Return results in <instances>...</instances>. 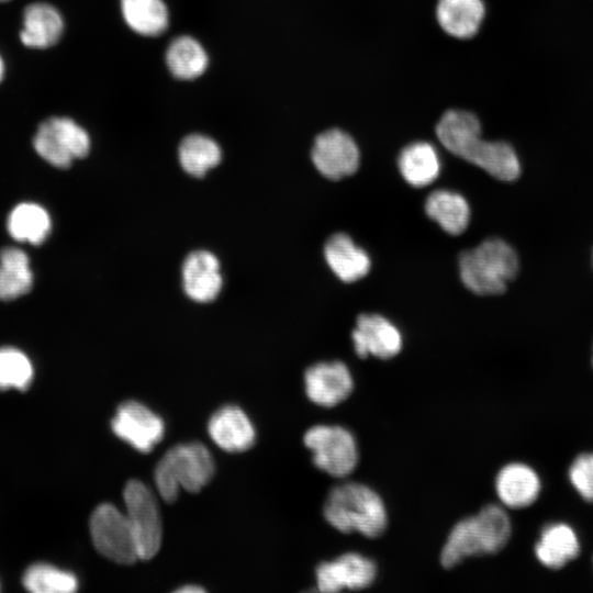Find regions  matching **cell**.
<instances>
[{"label":"cell","instance_id":"cell-1","mask_svg":"<svg viewBox=\"0 0 593 593\" xmlns=\"http://www.w3.org/2000/svg\"><path fill=\"white\" fill-rule=\"evenodd\" d=\"M435 132L448 152L482 168L494 178L513 181L519 177L521 165L514 148L503 141L482 139L481 123L472 112L446 111Z\"/></svg>","mask_w":593,"mask_h":593},{"label":"cell","instance_id":"cell-2","mask_svg":"<svg viewBox=\"0 0 593 593\" xmlns=\"http://www.w3.org/2000/svg\"><path fill=\"white\" fill-rule=\"evenodd\" d=\"M511 530L506 512L500 506L486 505L475 516L454 526L443 547L440 562L450 569L468 557L499 552L510 540Z\"/></svg>","mask_w":593,"mask_h":593},{"label":"cell","instance_id":"cell-3","mask_svg":"<svg viewBox=\"0 0 593 593\" xmlns=\"http://www.w3.org/2000/svg\"><path fill=\"white\" fill-rule=\"evenodd\" d=\"M325 519L337 530L357 532L376 538L387 528L388 517L382 499L360 483H345L331 490L324 504Z\"/></svg>","mask_w":593,"mask_h":593},{"label":"cell","instance_id":"cell-4","mask_svg":"<svg viewBox=\"0 0 593 593\" xmlns=\"http://www.w3.org/2000/svg\"><path fill=\"white\" fill-rule=\"evenodd\" d=\"M462 283L479 295L503 293L518 271L519 262L514 248L501 238L482 240L472 249L462 250L458 257Z\"/></svg>","mask_w":593,"mask_h":593},{"label":"cell","instance_id":"cell-5","mask_svg":"<svg viewBox=\"0 0 593 593\" xmlns=\"http://www.w3.org/2000/svg\"><path fill=\"white\" fill-rule=\"evenodd\" d=\"M214 473V461L200 443L180 444L170 448L158 461L154 480L166 502H174L180 489L200 491Z\"/></svg>","mask_w":593,"mask_h":593},{"label":"cell","instance_id":"cell-6","mask_svg":"<svg viewBox=\"0 0 593 593\" xmlns=\"http://www.w3.org/2000/svg\"><path fill=\"white\" fill-rule=\"evenodd\" d=\"M125 515L131 526L138 559H152L160 549L163 527L153 492L142 481L130 480L124 488Z\"/></svg>","mask_w":593,"mask_h":593},{"label":"cell","instance_id":"cell-7","mask_svg":"<svg viewBox=\"0 0 593 593\" xmlns=\"http://www.w3.org/2000/svg\"><path fill=\"white\" fill-rule=\"evenodd\" d=\"M314 465L332 477L350 474L358 463V448L353 434L342 426L316 425L304 435Z\"/></svg>","mask_w":593,"mask_h":593},{"label":"cell","instance_id":"cell-8","mask_svg":"<svg viewBox=\"0 0 593 593\" xmlns=\"http://www.w3.org/2000/svg\"><path fill=\"white\" fill-rule=\"evenodd\" d=\"M36 153L51 165L67 168L90 149L88 133L69 118L53 116L37 128L33 141Z\"/></svg>","mask_w":593,"mask_h":593},{"label":"cell","instance_id":"cell-9","mask_svg":"<svg viewBox=\"0 0 593 593\" xmlns=\"http://www.w3.org/2000/svg\"><path fill=\"white\" fill-rule=\"evenodd\" d=\"M89 525L92 542L102 556L122 564L138 560L126 515L116 506L110 503L100 504L92 512Z\"/></svg>","mask_w":593,"mask_h":593},{"label":"cell","instance_id":"cell-10","mask_svg":"<svg viewBox=\"0 0 593 593\" xmlns=\"http://www.w3.org/2000/svg\"><path fill=\"white\" fill-rule=\"evenodd\" d=\"M311 159L321 175L331 180H338L357 171L360 152L348 133L331 128L315 137Z\"/></svg>","mask_w":593,"mask_h":593},{"label":"cell","instance_id":"cell-11","mask_svg":"<svg viewBox=\"0 0 593 593\" xmlns=\"http://www.w3.org/2000/svg\"><path fill=\"white\" fill-rule=\"evenodd\" d=\"M113 433L141 452H149L164 437L165 424L137 401L122 403L112 418Z\"/></svg>","mask_w":593,"mask_h":593},{"label":"cell","instance_id":"cell-12","mask_svg":"<svg viewBox=\"0 0 593 593\" xmlns=\"http://www.w3.org/2000/svg\"><path fill=\"white\" fill-rule=\"evenodd\" d=\"M376 577L374 562L354 552L345 553L334 561L323 562L316 569L317 589L327 593L344 589H366L373 583Z\"/></svg>","mask_w":593,"mask_h":593},{"label":"cell","instance_id":"cell-13","mask_svg":"<svg viewBox=\"0 0 593 593\" xmlns=\"http://www.w3.org/2000/svg\"><path fill=\"white\" fill-rule=\"evenodd\" d=\"M309 399L324 407H332L346 400L354 388L351 373L342 361L317 362L304 373Z\"/></svg>","mask_w":593,"mask_h":593},{"label":"cell","instance_id":"cell-14","mask_svg":"<svg viewBox=\"0 0 593 593\" xmlns=\"http://www.w3.org/2000/svg\"><path fill=\"white\" fill-rule=\"evenodd\" d=\"M351 337L355 351L360 358L371 355L380 359H389L398 355L402 348V336L399 329L379 314L358 315Z\"/></svg>","mask_w":593,"mask_h":593},{"label":"cell","instance_id":"cell-15","mask_svg":"<svg viewBox=\"0 0 593 593\" xmlns=\"http://www.w3.org/2000/svg\"><path fill=\"white\" fill-rule=\"evenodd\" d=\"M223 279L217 257L208 250H195L187 256L182 265V286L193 301H213L221 292Z\"/></svg>","mask_w":593,"mask_h":593},{"label":"cell","instance_id":"cell-16","mask_svg":"<svg viewBox=\"0 0 593 593\" xmlns=\"http://www.w3.org/2000/svg\"><path fill=\"white\" fill-rule=\"evenodd\" d=\"M212 440L228 452L245 451L254 445L255 429L243 410L226 405L217 410L208 424Z\"/></svg>","mask_w":593,"mask_h":593},{"label":"cell","instance_id":"cell-17","mask_svg":"<svg viewBox=\"0 0 593 593\" xmlns=\"http://www.w3.org/2000/svg\"><path fill=\"white\" fill-rule=\"evenodd\" d=\"M541 485L537 473L527 465L510 463L502 468L495 479V490L501 502L511 508L532 505Z\"/></svg>","mask_w":593,"mask_h":593},{"label":"cell","instance_id":"cell-18","mask_svg":"<svg viewBox=\"0 0 593 593\" xmlns=\"http://www.w3.org/2000/svg\"><path fill=\"white\" fill-rule=\"evenodd\" d=\"M324 256L332 271L344 282L357 281L370 270V257L346 233L333 234L326 240Z\"/></svg>","mask_w":593,"mask_h":593},{"label":"cell","instance_id":"cell-19","mask_svg":"<svg viewBox=\"0 0 593 593\" xmlns=\"http://www.w3.org/2000/svg\"><path fill=\"white\" fill-rule=\"evenodd\" d=\"M63 30V18L53 5L43 2L31 3L23 13L20 40L27 47L47 48L59 41Z\"/></svg>","mask_w":593,"mask_h":593},{"label":"cell","instance_id":"cell-20","mask_svg":"<svg viewBox=\"0 0 593 593\" xmlns=\"http://www.w3.org/2000/svg\"><path fill=\"white\" fill-rule=\"evenodd\" d=\"M484 14L482 0H438L436 5L440 27L450 36L462 40L477 34Z\"/></svg>","mask_w":593,"mask_h":593},{"label":"cell","instance_id":"cell-21","mask_svg":"<svg viewBox=\"0 0 593 593\" xmlns=\"http://www.w3.org/2000/svg\"><path fill=\"white\" fill-rule=\"evenodd\" d=\"M580 553V542L571 526L557 523L546 526L535 546L538 561L549 569H561Z\"/></svg>","mask_w":593,"mask_h":593},{"label":"cell","instance_id":"cell-22","mask_svg":"<svg viewBox=\"0 0 593 593\" xmlns=\"http://www.w3.org/2000/svg\"><path fill=\"white\" fill-rule=\"evenodd\" d=\"M398 167L407 183L421 188L439 176L440 160L436 148L421 141L403 147L398 157Z\"/></svg>","mask_w":593,"mask_h":593},{"label":"cell","instance_id":"cell-23","mask_svg":"<svg viewBox=\"0 0 593 593\" xmlns=\"http://www.w3.org/2000/svg\"><path fill=\"white\" fill-rule=\"evenodd\" d=\"M425 212L448 234L459 235L468 226L470 209L466 199L454 191L438 189L425 201Z\"/></svg>","mask_w":593,"mask_h":593},{"label":"cell","instance_id":"cell-24","mask_svg":"<svg viewBox=\"0 0 593 593\" xmlns=\"http://www.w3.org/2000/svg\"><path fill=\"white\" fill-rule=\"evenodd\" d=\"M33 275L27 255L15 247L0 251V300H12L30 291Z\"/></svg>","mask_w":593,"mask_h":593},{"label":"cell","instance_id":"cell-25","mask_svg":"<svg viewBox=\"0 0 593 593\" xmlns=\"http://www.w3.org/2000/svg\"><path fill=\"white\" fill-rule=\"evenodd\" d=\"M10 235L20 242L42 244L51 232V219L44 208L36 203L18 204L8 217Z\"/></svg>","mask_w":593,"mask_h":593},{"label":"cell","instance_id":"cell-26","mask_svg":"<svg viewBox=\"0 0 593 593\" xmlns=\"http://www.w3.org/2000/svg\"><path fill=\"white\" fill-rule=\"evenodd\" d=\"M166 63L175 77L188 80L204 72L208 67V55L197 40L180 36L168 46Z\"/></svg>","mask_w":593,"mask_h":593},{"label":"cell","instance_id":"cell-27","mask_svg":"<svg viewBox=\"0 0 593 593\" xmlns=\"http://www.w3.org/2000/svg\"><path fill=\"white\" fill-rule=\"evenodd\" d=\"M127 25L138 34L157 36L168 26V10L161 0H121Z\"/></svg>","mask_w":593,"mask_h":593},{"label":"cell","instance_id":"cell-28","mask_svg":"<svg viewBox=\"0 0 593 593\" xmlns=\"http://www.w3.org/2000/svg\"><path fill=\"white\" fill-rule=\"evenodd\" d=\"M178 155L183 170L193 177H203L221 161L222 157L220 146L212 138L201 134L184 137L180 143Z\"/></svg>","mask_w":593,"mask_h":593},{"label":"cell","instance_id":"cell-29","mask_svg":"<svg viewBox=\"0 0 593 593\" xmlns=\"http://www.w3.org/2000/svg\"><path fill=\"white\" fill-rule=\"evenodd\" d=\"M23 585L34 593H70L77 590V578L47 563L31 566L23 575Z\"/></svg>","mask_w":593,"mask_h":593},{"label":"cell","instance_id":"cell-30","mask_svg":"<svg viewBox=\"0 0 593 593\" xmlns=\"http://www.w3.org/2000/svg\"><path fill=\"white\" fill-rule=\"evenodd\" d=\"M33 377V367L25 354L13 347L0 348V390H24Z\"/></svg>","mask_w":593,"mask_h":593},{"label":"cell","instance_id":"cell-31","mask_svg":"<svg viewBox=\"0 0 593 593\" xmlns=\"http://www.w3.org/2000/svg\"><path fill=\"white\" fill-rule=\"evenodd\" d=\"M569 479L580 496L593 503V454L579 455L569 468Z\"/></svg>","mask_w":593,"mask_h":593},{"label":"cell","instance_id":"cell-32","mask_svg":"<svg viewBox=\"0 0 593 593\" xmlns=\"http://www.w3.org/2000/svg\"><path fill=\"white\" fill-rule=\"evenodd\" d=\"M201 591H203L202 588L192 586V585H189V586H186V588L183 586V588L178 590V592H183V593H186V592H201Z\"/></svg>","mask_w":593,"mask_h":593},{"label":"cell","instance_id":"cell-33","mask_svg":"<svg viewBox=\"0 0 593 593\" xmlns=\"http://www.w3.org/2000/svg\"><path fill=\"white\" fill-rule=\"evenodd\" d=\"M3 75H4V64H3V60H2V58L0 56V82H1V80L3 78Z\"/></svg>","mask_w":593,"mask_h":593},{"label":"cell","instance_id":"cell-34","mask_svg":"<svg viewBox=\"0 0 593 593\" xmlns=\"http://www.w3.org/2000/svg\"><path fill=\"white\" fill-rule=\"evenodd\" d=\"M4 1H8V0H0V2H4Z\"/></svg>","mask_w":593,"mask_h":593},{"label":"cell","instance_id":"cell-35","mask_svg":"<svg viewBox=\"0 0 593 593\" xmlns=\"http://www.w3.org/2000/svg\"><path fill=\"white\" fill-rule=\"evenodd\" d=\"M592 366H593V356H592Z\"/></svg>","mask_w":593,"mask_h":593},{"label":"cell","instance_id":"cell-36","mask_svg":"<svg viewBox=\"0 0 593 593\" xmlns=\"http://www.w3.org/2000/svg\"><path fill=\"white\" fill-rule=\"evenodd\" d=\"M592 260H593V256H592Z\"/></svg>","mask_w":593,"mask_h":593}]
</instances>
